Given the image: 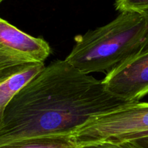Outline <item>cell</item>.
<instances>
[{"instance_id": "1", "label": "cell", "mask_w": 148, "mask_h": 148, "mask_svg": "<svg viewBox=\"0 0 148 148\" xmlns=\"http://www.w3.org/2000/svg\"><path fill=\"white\" fill-rule=\"evenodd\" d=\"M129 102L106 90L102 80L55 60L22 88L4 108L0 145L25 139L72 135L90 119Z\"/></svg>"}, {"instance_id": "2", "label": "cell", "mask_w": 148, "mask_h": 148, "mask_svg": "<svg viewBox=\"0 0 148 148\" xmlns=\"http://www.w3.org/2000/svg\"><path fill=\"white\" fill-rule=\"evenodd\" d=\"M147 28V21L143 14L121 12L108 24L77 36L65 60L85 75H107L141 52Z\"/></svg>"}, {"instance_id": "3", "label": "cell", "mask_w": 148, "mask_h": 148, "mask_svg": "<svg viewBox=\"0 0 148 148\" xmlns=\"http://www.w3.org/2000/svg\"><path fill=\"white\" fill-rule=\"evenodd\" d=\"M148 135V103H130L90 119L71 137L77 147L91 143H127Z\"/></svg>"}, {"instance_id": "4", "label": "cell", "mask_w": 148, "mask_h": 148, "mask_svg": "<svg viewBox=\"0 0 148 148\" xmlns=\"http://www.w3.org/2000/svg\"><path fill=\"white\" fill-rule=\"evenodd\" d=\"M51 52L43 38L22 31L0 17V77L31 62L44 64Z\"/></svg>"}, {"instance_id": "5", "label": "cell", "mask_w": 148, "mask_h": 148, "mask_svg": "<svg viewBox=\"0 0 148 148\" xmlns=\"http://www.w3.org/2000/svg\"><path fill=\"white\" fill-rule=\"evenodd\" d=\"M106 90L129 103L140 102L148 95V51L140 53L107 74Z\"/></svg>"}, {"instance_id": "6", "label": "cell", "mask_w": 148, "mask_h": 148, "mask_svg": "<svg viewBox=\"0 0 148 148\" xmlns=\"http://www.w3.org/2000/svg\"><path fill=\"white\" fill-rule=\"evenodd\" d=\"M45 66L43 63L31 62L0 77V113H3L14 95L41 72Z\"/></svg>"}, {"instance_id": "7", "label": "cell", "mask_w": 148, "mask_h": 148, "mask_svg": "<svg viewBox=\"0 0 148 148\" xmlns=\"http://www.w3.org/2000/svg\"><path fill=\"white\" fill-rule=\"evenodd\" d=\"M0 148H77L71 135L25 139L0 145Z\"/></svg>"}, {"instance_id": "8", "label": "cell", "mask_w": 148, "mask_h": 148, "mask_svg": "<svg viewBox=\"0 0 148 148\" xmlns=\"http://www.w3.org/2000/svg\"><path fill=\"white\" fill-rule=\"evenodd\" d=\"M116 10L119 12L123 11H132L143 14L148 23V0H119L114 4ZM148 51V28L144 46L140 53Z\"/></svg>"}, {"instance_id": "9", "label": "cell", "mask_w": 148, "mask_h": 148, "mask_svg": "<svg viewBox=\"0 0 148 148\" xmlns=\"http://www.w3.org/2000/svg\"><path fill=\"white\" fill-rule=\"evenodd\" d=\"M77 148H129L123 144L110 143V142H101V143H91L83 145L77 147Z\"/></svg>"}, {"instance_id": "10", "label": "cell", "mask_w": 148, "mask_h": 148, "mask_svg": "<svg viewBox=\"0 0 148 148\" xmlns=\"http://www.w3.org/2000/svg\"><path fill=\"white\" fill-rule=\"evenodd\" d=\"M121 144L129 148H148V137L135 139Z\"/></svg>"}, {"instance_id": "11", "label": "cell", "mask_w": 148, "mask_h": 148, "mask_svg": "<svg viewBox=\"0 0 148 148\" xmlns=\"http://www.w3.org/2000/svg\"><path fill=\"white\" fill-rule=\"evenodd\" d=\"M2 114H3V113H0V123H1V117H2Z\"/></svg>"}]
</instances>
